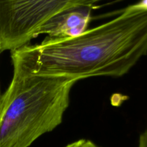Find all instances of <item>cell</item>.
Listing matches in <instances>:
<instances>
[{"instance_id": "obj_8", "label": "cell", "mask_w": 147, "mask_h": 147, "mask_svg": "<svg viewBox=\"0 0 147 147\" xmlns=\"http://www.w3.org/2000/svg\"><path fill=\"white\" fill-rule=\"evenodd\" d=\"M1 53H2V52H1V50H0V55H1ZM1 90H0V96H1Z\"/></svg>"}, {"instance_id": "obj_6", "label": "cell", "mask_w": 147, "mask_h": 147, "mask_svg": "<svg viewBox=\"0 0 147 147\" xmlns=\"http://www.w3.org/2000/svg\"><path fill=\"white\" fill-rule=\"evenodd\" d=\"M139 147H147V129L139 136Z\"/></svg>"}, {"instance_id": "obj_7", "label": "cell", "mask_w": 147, "mask_h": 147, "mask_svg": "<svg viewBox=\"0 0 147 147\" xmlns=\"http://www.w3.org/2000/svg\"><path fill=\"white\" fill-rule=\"evenodd\" d=\"M136 5L140 8L147 9V0H142L139 3L136 4Z\"/></svg>"}, {"instance_id": "obj_3", "label": "cell", "mask_w": 147, "mask_h": 147, "mask_svg": "<svg viewBox=\"0 0 147 147\" xmlns=\"http://www.w3.org/2000/svg\"><path fill=\"white\" fill-rule=\"evenodd\" d=\"M99 0H0V50L10 52L28 45L42 26L72 7Z\"/></svg>"}, {"instance_id": "obj_4", "label": "cell", "mask_w": 147, "mask_h": 147, "mask_svg": "<svg viewBox=\"0 0 147 147\" xmlns=\"http://www.w3.org/2000/svg\"><path fill=\"white\" fill-rule=\"evenodd\" d=\"M92 6H79L64 10L45 23L38 35L48 34L50 38H67L87 30L91 19Z\"/></svg>"}, {"instance_id": "obj_5", "label": "cell", "mask_w": 147, "mask_h": 147, "mask_svg": "<svg viewBox=\"0 0 147 147\" xmlns=\"http://www.w3.org/2000/svg\"><path fill=\"white\" fill-rule=\"evenodd\" d=\"M65 147H100L88 139H79V140L68 144Z\"/></svg>"}, {"instance_id": "obj_2", "label": "cell", "mask_w": 147, "mask_h": 147, "mask_svg": "<svg viewBox=\"0 0 147 147\" xmlns=\"http://www.w3.org/2000/svg\"><path fill=\"white\" fill-rule=\"evenodd\" d=\"M76 83L13 66L11 83L0 96V147H30L61 124Z\"/></svg>"}, {"instance_id": "obj_9", "label": "cell", "mask_w": 147, "mask_h": 147, "mask_svg": "<svg viewBox=\"0 0 147 147\" xmlns=\"http://www.w3.org/2000/svg\"><path fill=\"white\" fill-rule=\"evenodd\" d=\"M101 1V0H99V1Z\"/></svg>"}, {"instance_id": "obj_1", "label": "cell", "mask_w": 147, "mask_h": 147, "mask_svg": "<svg viewBox=\"0 0 147 147\" xmlns=\"http://www.w3.org/2000/svg\"><path fill=\"white\" fill-rule=\"evenodd\" d=\"M147 54V9L126 7L108 22L67 38L47 37L40 44L11 51L13 66L31 74L78 80L120 77Z\"/></svg>"}]
</instances>
